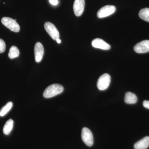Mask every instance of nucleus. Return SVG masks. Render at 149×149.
Wrapping results in <instances>:
<instances>
[{
  "mask_svg": "<svg viewBox=\"0 0 149 149\" xmlns=\"http://www.w3.org/2000/svg\"><path fill=\"white\" fill-rule=\"evenodd\" d=\"M64 91L63 86L58 84L49 85L43 93V96L46 98H50L61 94Z\"/></svg>",
  "mask_w": 149,
  "mask_h": 149,
  "instance_id": "obj_1",
  "label": "nucleus"
},
{
  "mask_svg": "<svg viewBox=\"0 0 149 149\" xmlns=\"http://www.w3.org/2000/svg\"><path fill=\"white\" fill-rule=\"evenodd\" d=\"M1 22L6 27L11 31L18 32L20 31V27L16 22V19H13L8 17H4L2 18Z\"/></svg>",
  "mask_w": 149,
  "mask_h": 149,
  "instance_id": "obj_2",
  "label": "nucleus"
},
{
  "mask_svg": "<svg viewBox=\"0 0 149 149\" xmlns=\"http://www.w3.org/2000/svg\"><path fill=\"white\" fill-rule=\"evenodd\" d=\"M110 82V76L108 74L105 73L99 77L97 86L100 91H104L109 87Z\"/></svg>",
  "mask_w": 149,
  "mask_h": 149,
  "instance_id": "obj_3",
  "label": "nucleus"
},
{
  "mask_svg": "<svg viewBox=\"0 0 149 149\" xmlns=\"http://www.w3.org/2000/svg\"><path fill=\"white\" fill-rule=\"evenodd\" d=\"M81 137L82 140L85 145L89 147L93 146L94 143L93 133L89 128L85 127L82 130Z\"/></svg>",
  "mask_w": 149,
  "mask_h": 149,
  "instance_id": "obj_4",
  "label": "nucleus"
},
{
  "mask_svg": "<svg viewBox=\"0 0 149 149\" xmlns=\"http://www.w3.org/2000/svg\"><path fill=\"white\" fill-rule=\"evenodd\" d=\"M116 10V8L114 6H105L99 10L97 13V16L100 18H104L113 14Z\"/></svg>",
  "mask_w": 149,
  "mask_h": 149,
  "instance_id": "obj_5",
  "label": "nucleus"
},
{
  "mask_svg": "<svg viewBox=\"0 0 149 149\" xmlns=\"http://www.w3.org/2000/svg\"><path fill=\"white\" fill-rule=\"evenodd\" d=\"M46 31L53 40H56L59 38V32L56 26L50 22H46L44 25Z\"/></svg>",
  "mask_w": 149,
  "mask_h": 149,
  "instance_id": "obj_6",
  "label": "nucleus"
},
{
  "mask_svg": "<svg viewBox=\"0 0 149 149\" xmlns=\"http://www.w3.org/2000/svg\"><path fill=\"white\" fill-rule=\"evenodd\" d=\"M134 50L137 53L143 54L149 52V40L142 41L134 46Z\"/></svg>",
  "mask_w": 149,
  "mask_h": 149,
  "instance_id": "obj_7",
  "label": "nucleus"
},
{
  "mask_svg": "<svg viewBox=\"0 0 149 149\" xmlns=\"http://www.w3.org/2000/svg\"><path fill=\"white\" fill-rule=\"evenodd\" d=\"M85 0H75L73 4V11L76 16L82 15L85 8Z\"/></svg>",
  "mask_w": 149,
  "mask_h": 149,
  "instance_id": "obj_8",
  "label": "nucleus"
},
{
  "mask_svg": "<svg viewBox=\"0 0 149 149\" xmlns=\"http://www.w3.org/2000/svg\"><path fill=\"white\" fill-rule=\"evenodd\" d=\"M35 61L37 63H40L43 58L44 53V49L42 45L38 42L36 43L34 48Z\"/></svg>",
  "mask_w": 149,
  "mask_h": 149,
  "instance_id": "obj_9",
  "label": "nucleus"
},
{
  "mask_svg": "<svg viewBox=\"0 0 149 149\" xmlns=\"http://www.w3.org/2000/svg\"><path fill=\"white\" fill-rule=\"evenodd\" d=\"M92 45L93 47L98 49H101L104 50L110 49L111 46L106 42L100 38H96L93 40Z\"/></svg>",
  "mask_w": 149,
  "mask_h": 149,
  "instance_id": "obj_10",
  "label": "nucleus"
},
{
  "mask_svg": "<svg viewBox=\"0 0 149 149\" xmlns=\"http://www.w3.org/2000/svg\"><path fill=\"white\" fill-rule=\"evenodd\" d=\"M149 147V137L146 136L135 144V149H147Z\"/></svg>",
  "mask_w": 149,
  "mask_h": 149,
  "instance_id": "obj_11",
  "label": "nucleus"
},
{
  "mask_svg": "<svg viewBox=\"0 0 149 149\" xmlns=\"http://www.w3.org/2000/svg\"><path fill=\"white\" fill-rule=\"evenodd\" d=\"M124 101L126 104H136L138 101V98L135 94L131 92H127L125 94Z\"/></svg>",
  "mask_w": 149,
  "mask_h": 149,
  "instance_id": "obj_12",
  "label": "nucleus"
},
{
  "mask_svg": "<svg viewBox=\"0 0 149 149\" xmlns=\"http://www.w3.org/2000/svg\"><path fill=\"white\" fill-rule=\"evenodd\" d=\"M13 120L11 119H9L6 123L3 128V132L5 135H8L10 133L13 128Z\"/></svg>",
  "mask_w": 149,
  "mask_h": 149,
  "instance_id": "obj_13",
  "label": "nucleus"
},
{
  "mask_svg": "<svg viewBox=\"0 0 149 149\" xmlns=\"http://www.w3.org/2000/svg\"><path fill=\"white\" fill-rule=\"evenodd\" d=\"M19 54V52L18 48L16 46H13L10 49L8 56L10 59H13L17 57Z\"/></svg>",
  "mask_w": 149,
  "mask_h": 149,
  "instance_id": "obj_14",
  "label": "nucleus"
},
{
  "mask_svg": "<svg viewBox=\"0 0 149 149\" xmlns=\"http://www.w3.org/2000/svg\"><path fill=\"white\" fill-rule=\"evenodd\" d=\"M139 16L143 20L149 22V8L142 9L139 12Z\"/></svg>",
  "mask_w": 149,
  "mask_h": 149,
  "instance_id": "obj_15",
  "label": "nucleus"
},
{
  "mask_svg": "<svg viewBox=\"0 0 149 149\" xmlns=\"http://www.w3.org/2000/svg\"><path fill=\"white\" fill-rule=\"evenodd\" d=\"M13 105V104L12 102H9L4 107H3L0 110V116H3L6 115L11 109Z\"/></svg>",
  "mask_w": 149,
  "mask_h": 149,
  "instance_id": "obj_16",
  "label": "nucleus"
},
{
  "mask_svg": "<svg viewBox=\"0 0 149 149\" xmlns=\"http://www.w3.org/2000/svg\"><path fill=\"white\" fill-rule=\"evenodd\" d=\"M6 43L2 39H0V53H3L6 50Z\"/></svg>",
  "mask_w": 149,
  "mask_h": 149,
  "instance_id": "obj_17",
  "label": "nucleus"
},
{
  "mask_svg": "<svg viewBox=\"0 0 149 149\" xmlns=\"http://www.w3.org/2000/svg\"><path fill=\"white\" fill-rule=\"evenodd\" d=\"M143 105L144 107L149 109V101L145 100L143 102Z\"/></svg>",
  "mask_w": 149,
  "mask_h": 149,
  "instance_id": "obj_18",
  "label": "nucleus"
},
{
  "mask_svg": "<svg viewBox=\"0 0 149 149\" xmlns=\"http://www.w3.org/2000/svg\"><path fill=\"white\" fill-rule=\"evenodd\" d=\"M49 2L54 6H56L58 3V0H49Z\"/></svg>",
  "mask_w": 149,
  "mask_h": 149,
  "instance_id": "obj_19",
  "label": "nucleus"
},
{
  "mask_svg": "<svg viewBox=\"0 0 149 149\" xmlns=\"http://www.w3.org/2000/svg\"><path fill=\"white\" fill-rule=\"evenodd\" d=\"M56 41L58 43V44H60V43L61 42V40H60L59 38V39H57V40H56Z\"/></svg>",
  "mask_w": 149,
  "mask_h": 149,
  "instance_id": "obj_20",
  "label": "nucleus"
}]
</instances>
